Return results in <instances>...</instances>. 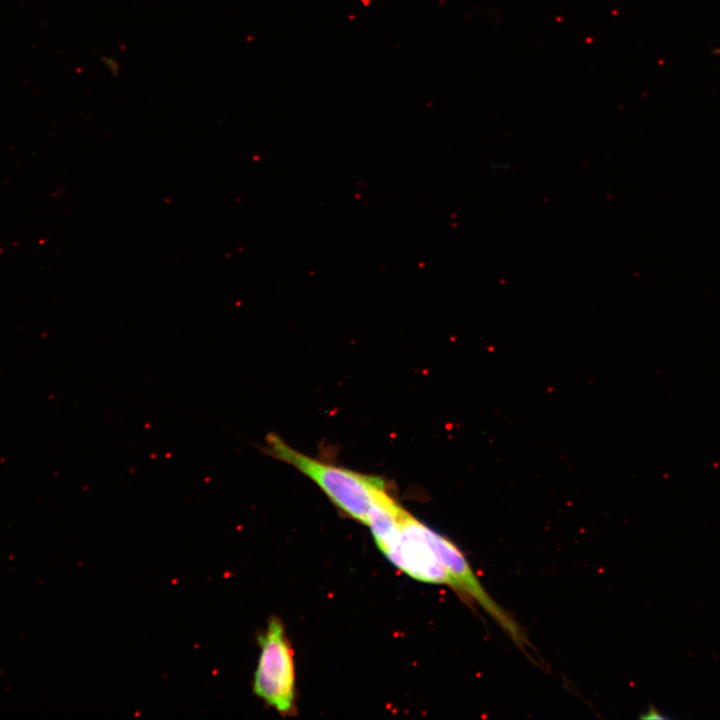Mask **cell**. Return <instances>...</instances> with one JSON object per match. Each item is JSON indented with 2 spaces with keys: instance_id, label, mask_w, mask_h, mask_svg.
Instances as JSON below:
<instances>
[{
  "instance_id": "cell-1",
  "label": "cell",
  "mask_w": 720,
  "mask_h": 720,
  "mask_svg": "<svg viewBox=\"0 0 720 720\" xmlns=\"http://www.w3.org/2000/svg\"><path fill=\"white\" fill-rule=\"evenodd\" d=\"M263 452L286 463L313 481L350 518L366 525L369 511L383 489V478L337 466L302 453L276 433L265 437Z\"/></svg>"
},
{
  "instance_id": "cell-4",
  "label": "cell",
  "mask_w": 720,
  "mask_h": 720,
  "mask_svg": "<svg viewBox=\"0 0 720 720\" xmlns=\"http://www.w3.org/2000/svg\"><path fill=\"white\" fill-rule=\"evenodd\" d=\"M641 718L645 719H666L665 715L661 714L658 709H656L654 706H650L649 710L645 712V714L641 715Z\"/></svg>"
},
{
  "instance_id": "cell-2",
  "label": "cell",
  "mask_w": 720,
  "mask_h": 720,
  "mask_svg": "<svg viewBox=\"0 0 720 720\" xmlns=\"http://www.w3.org/2000/svg\"><path fill=\"white\" fill-rule=\"evenodd\" d=\"M260 654L253 679V691L265 704L282 716L295 712L294 652L285 628L271 617L259 635Z\"/></svg>"
},
{
  "instance_id": "cell-3",
  "label": "cell",
  "mask_w": 720,
  "mask_h": 720,
  "mask_svg": "<svg viewBox=\"0 0 720 720\" xmlns=\"http://www.w3.org/2000/svg\"><path fill=\"white\" fill-rule=\"evenodd\" d=\"M428 526L403 510L397 532L379 549L408 576L425 583L444 584L458 592L457 584L437 557L428 536Z\"/></svg>"
}]
</instances>
